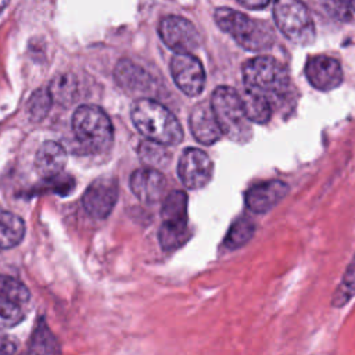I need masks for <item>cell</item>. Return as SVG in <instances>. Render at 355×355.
I'll return each instance as SVG.
<instances>
[{
	"instance_id": "obj_26",
	"label": "cell",
	"mask_w": 355,
	"mask_h": 355,
	"mask_svg": "<svg viewBox=\"0 0 355 355\" xmlns=\"http://www.w3.org/2000/svg\"><path fill=\"white\" fill-rule=\"evenodd\" d=\"M355 295V259L349 263L341 283L338 284L334 295H333V305L343 306Z\"/></svg>"
},
{
	"instance_id": "obj_19",
	"label": "cell",
	"mask_w": 355,
	"mask_h": 355,
	"mask_svg": "<svg viewBox=\"0 0 355 355\" xmlns=\"http://www.w3.org/2000/svg\"><path fill=\"white\" fill-rule=\"evenodd\" d=\"M47 89L50 92L53 101L62 105H68L73 101L78 93V80L71 73H61L53 78Z\"/></svg>"
},
{
	"instance_id": "obj_12",
	"label": "cell",
	"mask_w": 355,
	"mask_h": 355,
	"mask_svg": "<svg viewBox=\"0 0 355 355\" xmlns=\"http://www.w3.org/2000/svg\"><path fill=\"white\" fill-rule=\"evenodd\" d=\"M130 190L146 204L157 202L166 186L165 176L155 168H140L130 175Z\"/></svg>"
},
{
	"instance_id": "obj_9",
	"label": "cell",
	"mask_w": 355,
	"mask_h": 355,
	"mask_svg": "<svg viewBox=\"0 0 355 355\" xmlns=\"http://www.w3.org/2000/svg\"><path fill=\"white\" fill-rule=\"evenodd\" d=\"M214 164L207 153L200 148L187 147L178 164V175L187 189H201L212 178Z\"/></svg>"
},
{
	"instance_id": "obj_18",
	"label": "cell",
	"mask_w": 355,
	"mask_h": 355,
	"mask_svg": "<svg viewBox=\"0 0 355 355\" xmlns=\"http://www.w3.org/2000/svg\"><path fill=\"white\" fill-rule=\"evenodd\" d=\"M244 112L247 118L254 123H266L272 115V104L265 97L244 90L240 94Z\"/></svg>"
},
{
	"instance_id": "obj_30",
	"label": "cell",
	"mask_w": 355,
	"mask_h": 355,
	"mask_svg": "<svg viewBox=\"0 0 355 355\" xmlns=\"http://www.w3.org/2000/svg\"><path fill=\"white\" fill-rule=\"evenodd\" d=\"M17 351V341L0 330V355L14 354Z\"/></svg>"
},
{
	"instance_id": "obj_3",
	"label": "cell",
	"mask_w": 355,
	"mask_h": 355,
	"mask_svg": "<svg viewBox=\"0 0 355 355\" xmlns=\"http://www.w3.org/2000/svg\"><path fill=\"white\" fill-rule=\"evenodd\" d=\"M215 22L245 50L261 51L275 43V33L266 22L252 19L236 10L216 8Z\"/></svg>"
},
{
	"instance_id": "obj_5",
	"label": "cell",
	"mask_w": 355,
	"mask_h": 355,
	"mask_svg": "<svg viewBox=\"0 0 355 355\" xmlns=\"http://www.w3.org/2000/svg\"><path fill=\"white\" fill-rule=\"evenodd\" d=\"M72 130L78 141L90 153L110 150L114 128L108 115L94 104H83L72 115Z\"/></svg>"
},
{
	"instance_id": "obj_28",
	"label": "cell",
	"mask_w": 355,
	"mask_h": 355,
	"mask_svg": "<svg viewBox=\"0 0 355 355\" xmlns=\"http://www.w3.org/2000/svg\"><path fill=\"white\" fill-rule=\"evenodd\" d=\"M32 352H60V347L54 336L46 327V324H40L36 331L35 337L32 338L31 344Z\"/></svg>"
},
{
	"instance_id": "obj_23",
	"label": "cell",
	"mask_w": 355,
	"mask_h": 355,
	"mask_svg": "<svg viewBox=\"0 0 355 355\" xmlns=\"http://www.w3.org/2000/svg\"><path fill=\"white\" fill-rule=\"evenodd\" d=\"M139 155L141 158V161L147 165H150L151 168H158V166H165L169 159L171 155L166 150V146L148 140L143 141L139 147Z\"/></svg>"
},
{
	"instance_id": "obj_29",
	"label": "cell",
	"mask_w": 355,
	"mask_h": 355,
	"mask_svg": "<svg viewBox=\"0 0 355 355\" xmlns=\"http://www.w3.org/2000/svg\"><path fill=\"white\" fill-rule=\"evenodd\" d=\"M323 6L330 15L340 21L351 19V11L345 0H323Z\"/></svg>"
},
{
	"instance_id": "obj_24",
	"label": "cell",
	"mask_w": 355,
	"mask_h": 355,
	"mask_svg": "<svg viewBox=\"0 0 355 355\" xmlns=\"http://www.w3.org/2000/svg\"><path fill=\"white\" fill-rule=\"evenodd\" d=\"M0 297L22 305L29 301V291L19 280L11 276L0 275Z\"/></svg>"
},
{
	"instance_id": "obj_7",
	"label": "cell",
	"mask_w": 355,
	"mask_h": 355,
	"mask_svg": "<svg viewBox=\"0 0 355 355\" xmlns=\"http://www.w3.org/2000/svg\"><path fill=\"white\" fill-rule=\"evenodd\" d=\"M158 32L162 42L176 53H191L201 43L197 28L183 17H164L159 22Z\"/></svg>"
},
{
	"instance_id": "obj_16",
	"label": "cell",
	"mask_w": 355,
	"mask_h": 355,
	"mask_svg": "<svg viewBox=\"0 0 355 355\" xmlns=\"http://www.w3.org/2000/svg\"><path fill=\"white\" fill-rule=\"evenodd\" d=\"M114 76L121 87L135 93L150 92L154 85L151 75L130 60H121L115 67Z\"/></svg>"
},
{
	"instance_id": "obj_22",
	"label": "cell",
	"mask_w": 355,
	"mask_h": 355,
	"mask_svg": "<svg viewBox=\"0 0 355 355\" xmlns=\"http://www.w3.org/2000/svg\"><path fill=\"white\" fill-rule=\"evenodd\" d=\"M254 230H255V226L252 220L245 216H241L230 226L227 236L225 239V245L230 250H236L244 245L252 237Z\"/></svg>"
},
{
	"instance_id": "obj_2",
	"label": "cell",
	"mask_w": 355,
	"mask_h": 355,
	"mask_svg": "<svg viewBox=\"0 0 355 355\" xmlns=\"http://www.w3.org/2000/svg\"><path fill=\"white\" fill-rule=\"evenodd\" d=\"M245 90L265 97L270 104L282 101L290 89V76L286 67L273 57L258 55L243 65Z\"/></svg>"
},
{
	"instance_id": "obj_10",
	"label": "cell",
	"mask_w": 355,
	"mask_h": 355,
	"mask_svg": "<svg viewBox=\"0 0 355 355\" xmlns=\"http://www.w3.org/2000/svg\"><path fill=\"white\" fill-rule=\"evenodd\" d=\"M118 200V183L114 178H97L82 196L85 211L96 218H107Z\"/></svg>"
},
{
	"instance_id": "obj_33",
	"label": "cell",
	"mask_w": 355,
	"mask_h": 355,
	"mask_svg": "<svg viewBox=\"0 0 355 355\" xmlns=\"http://www.w3.org/2000/svg\"><path fill=\"white\" fill-rule=\"evenodd\" d=\"M10 0H0V12L4 10V7L8 4Z\"/></svg>"
},
{
	"instance_id": "obj_6",
	"label": "cell",
	"mask_w": 355,
	"mask_h": 355,
	"mask_svg": "<svg viewBox=\"0 0 355 355\" xmlns=\"http://www.w3.org/2000/svg\"><path fill=\"white\" fill-rule=\"evenodd\" d=\"M273 18L280 32L297 44H311L315 25L308 7L301 0H275Z\"/></svg>"
},
{
	"instance_id": "obj_11",
	"label": "cell",
	"mask_w": 355,
	"mask_h": 355,
	"mask_svg": "<svg viewBox=\"0 0 355 355\" xmlns=\"http://www.w3.org/2000/svg\"><path fill=\"white\" fill-rule=\"evenodd\" d=\"M305 75L308 82L322 92L333 90L343 82V69L340 62L329 55L309 57L305 64Z\"/></svg>"
},
{
	"instance_id": "obj_1",
	"label": "cell",
	"mask_w": 355,
	"mask_h": 355,
	"mask_svg": "<svg viewBox=\"0 0 355 355\" xmlns=\"http://www.w3.org/2000/svg\"><path fill=\"white\" fill-rule=\"evenodd\" d=\"M130 118L135 128L148 140L164 146H175L183 139V130L178 118L155 100H136L132 104Z\"/></svg>"
},
{
	"instance_id": "obj_32",
	"label": "cell",
	"mask_w": 355,
	"mask_h": 355,
	"mask_svg": "<svg viewBox=\"0 0 355 355\" xmlns=\"http://www.w3.org/2000/svg\"><path fill=\"white\" fill-rule=\"evenodd\" d=\"M345 3H347V6H348V8L355 12V0H345Z\"/></svg>"
},
{
	"instance_id": "obj_20",
	"label": "cell",
	"mask_w": 355,
	"mask_h": 355,
	"mask_svg": "<svg viewBox=\"0 0 355 355\" xmlns=\"http://www.w3.org/2000/svg\"><path fill=\"white\" fill-rule=\"evenodd\" d=\"M162 222H187V194L182 190L171 191L161 209Z\"/></svg>"
},
{
	"instance_id": "obj_17",
	"label": "cell",
	"mask_w": 355,
	"mask_h": 355,
	"mask_svg": "<svg viewBox=\"0 0 355 355\" xmlns=\"http://www.w3.org/2000/svg\"><path fill=\"white\" fill-rule=\"evenodd\" d=\"M25 222L17 214L0 209V248H11L22 241Z\"/></svg>"
},
{
	"instance_id": "obj_14",
	"label": "cell",
	"mask_w": 355,
	"mask_h": 355,
	"mask_svg": "<svg viewBox=\"0 0 355 355\" xmlns=\"http://www.w3.org/2000/svg\"><path fill=\"white\" fill-rule=\"evenodd\" d=\"M288 193V184L282 180H268L251 187L245 194L247 207L255 214H265Z\"/></svg>"
},
{
	"instance_id": "obj_25",
	"label": "cell",
	"mask_w": 355,
	"mask_h": 355,
	"mask_svg": "<svg viewBox=\"0 0 355 355\" xmlns=\"http://www.w3.org/2000/svg\"><path fill=\"white\" fill-rule=\"evenodd\" d=\"M53 104V98L50 96V92L47 87L37 89L28 103V112L32 121L39 122L42 121L50 111V107Z\"/></svg>"
},
{
	"instance_id": "obj_8",
	"label": "cell",
	"mask_w": 355,
	"mask_h": 355,
	"mask_svg": "<svg viewBox=\"0 0 355 355\" xmlns=\"http://www.w3.org/2000/svg\"><path fill=\"white\" fill-rule=\"evenodd\" d=\"M171 73L176 86L187 96H198L205 85L201 61L190 53H176L171 60Z\"/></svg>"
},
{
	"instance_id": "obj_27",
	"label": "cell",
	"mask_w": 355,
	"mask_h": 355,
	"mask_svg": "<svg viewBox=\"0 0 355 355\" xmlns=\"http://www.w3.org/2000/svg\"><path fill=\"white\" fill-rule=\"evenodd\" d=\"M24 316L21 304L0 297V327L17 326Z\"/></svg>"
},
{
	"instance_id": "obj_13",
	"label": "cell",
	"mask_w": 355,
	"mask_h": 355,
	"mask_svg": "<svg viewBox=\"0 0 355 355\" xmlns=\"http://www.w3.org/2000/svg\"><path fill=\"white\" fill-rule=\"evenodd\" d=\"M190 129L197 141L211 146L222 137V130L212 111L211 103L201 101L190 112Z\"/></svg>"
},
{
	"instance_id": "obj_21",
	"label": "cell",
	"mask_w": 355,
	"mask_h": 355,
	"mask_svg": "<svg viewBox=\"0 0 355 355\" xmlns=\"http://www.w3.org/2000/svg\"><path fill=\"white\" fill-rule=\"evenodd\" d=\"M158 239L165 251L180 247L189 239L187 222H162Z\"/></svg>"
},
{
	"instance_id": "obj_15",
	"label": "cell",
	"mask_w": 355,
	"mask_h": 355,
	"mask_svg": "<svg viewBox=\"0 0 355 355\" xmlns=\"http://www.w3.org/2000/svg\"><path fill=\"white\" fill-rule=\"evenodd\" d=\"M65 164L67 153L60 143L49 140L39 147L35 158V166L42 178H55L61 173Z\"/></svg>"
},
{
	"instance_id": "obj_31",
	"label": "cell",
	"mask_w": 355,
	"mask_h": 355,
	"mask_svg": "<svg viewBox=\"0 0 355 355\" xmlns=\"http://www.w3.org/2000/svg\"><path fill=\"white\" fill-rule=\"evenodd\" d=\"M241 6L251 8V10H261L265 8L270 0H237Z\"/></svg>"
},
{
	"instance_id": "obj_4",
	"label": "cell",
	"mask_w": 355,
	"mask_h": 355,
	"mask_svg": "<svg viewBox=\"0 0 355 355\" xmlns=\"http://www.w3.org/2000/svg\"><path fill=\"white\" fill-rule=\"evenodd\" d=\"M211 107L222 133L232 141L244 144L251 139V121L244 112L240 94L233 87H216L211 97Z\"/></svg>"
}]
</instances>
